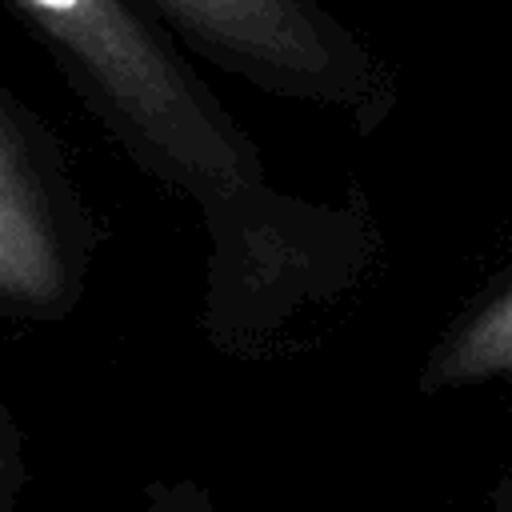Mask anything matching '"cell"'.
Wrapping results in <instances>:
<instances>
[{
  "mask_svg": "<svg viewBox=\"0 0 512 512\" xmlns=\"http://www.w3.org/2000/svg\"><path fill=\"white\" fill-rule=\"evenodd\" d=\"M112 144L204 228L200 328L228 360L272 356L372 252L352 204L272 180L264 152L148 0H4Z\"/></svg>",
  "mask_w": 512,
  "mask_h": 512,
  "instance_id": "cell-1",
  "label": "cell"
},
{
  "mask_svg": "<svg viewBox=\"0 0 512 512\" xmlns=\"http://www.w3.org/2000/svg\"><path fill=\"white\" fill-rule=\"evenodd\" d=\"M208 64L300 104L340 108L364 128L392 104L384 64L320 0H148Z\"/></svg>",
  "mask_w": 512,
  "mask_h": 512,
  "instance_id": "cell-2",
  "label": "cell"
},
{
  "mask_svg": "<svg viewBox=\"0 0 512 512\" xmlns=\"http://www.w3.org/2000/svg\"><path fill=\"white\" fill-rule=\"evenodd\" d=\"M96 260L100 224L64 144L0 76V320H68Z\"/></svg>",
  "mask_w": 512,
  "mask_h": 512,
  "instance_id": "cell-3",
  "label": "cell"
},
{
  "mask_svg": "<svg viewBox=\"0 0 512 512\" xmlns=\"http://www.w3.org/2000/svg\"><path fill=\"white\" fill-rule=\"evenodd\" d=\"M512 376V280L476 300L428 352L420 372L424 392L472 388Z\"/></svg>",
  "mask_w": 512,
  "mask_h": 512,
  "instance_id": "cell-4",
  "label": "cell"
},
{
  "mask_svg": "<svg viewBox=\"0 0 512 512\" xmlns=\"http://www.w3.org/2000/svg\"><path fill=\"white\" fill-rule=\"evenodd\" d=\"M24 484H28L24 436H20V424L12 420V412L0 404V508H12L24 492Z\"/></svg>",
  "mask_w": 512,
  "mask_h": 512,
  "instance_id": "cell-5",
  "label": "cell"
}]
</instances>
